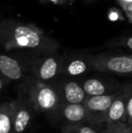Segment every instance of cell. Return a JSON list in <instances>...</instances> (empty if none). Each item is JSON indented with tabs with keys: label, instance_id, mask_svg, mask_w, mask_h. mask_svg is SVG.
Segmentation results:
<instances>
[{
	"label": "cell",
	"instance_id": "277c9868",
	"mask_svg": "<svg viewBox=\"0 0 132 133\" xmlns=\"http://www.w3.org/2000/svg\"><path fill=\"white\" fill-rule=\"evenodd\" d=\"M62 55L52 54H29L28 64L31 74L45 83H53L61 76Z\"/></svg>",
	"mask_w": 132,
	"mask_h": 133
},
{
	"label": "cell",
	"instance_id": "9c48e42d",
	"mask_svg": "<svg viewBox=\"0 0 132 133\" xmlns=\"http://www.w3.org/2000/svg\"><path fill=\"white\" fill-rule=\"evenodd\" d=\"M118 94L88 96L82 102L87 110V121L96 126L106 127L109 109Z\"/></svg>",
	"mask_w": 132,
	"mask_h": 133
},
{
	"label": "cell",
	"instance_id": "8992f818",
	"mask_svg": "<svg viewBox=\"0 0 132 133\" xmlns=\"http://www.w3.org/2000/svg\"><path fill=\"white\" fill-rule=\"evenodd\" d=\"M95 74L92 76L86 75L79 78L83 90L88 96L119 94L121 92L124 83H121L115 78L108 76V74Z\"/></svg>",
	"mask_w": 132,
	"mask_h": 133
},
{
	"label": "cell",
	"instance_id": "7c38bea8",
	"mask_svg": "<svg viewBox=\"0 0 132 133\" xmlns=\"http://www.w3.org/2000/svg\"><path fill=\"white\" fill-rule=\"evenodd\" d=\"M127 123V94L124 90L114 99L109 109L106 128L112 129Z\"/></svg>",
	"mask_w": 132,
	"mask_h": 133
},
{
	"label": "cell",
	"instance_id": "4fadbf2b",
	"mask_svg": "<svg viewBox=\"0 0 132 133\" xmlns=\"http://www.w3.org/2000/svg\"><path fill=\"white\" fill-rule=\"evenodd\" d=\"M14 102L0 103V133H11L13 125Z\"/></svg>",
	"mask_w": 132,
	"mask_h": 133
},
{
	"label": "cell",
	"instance_id": "ac0fdd59",
	"mask_svg": "<svg viewBox=\"0 0 132 133\" xmlns=\"http://www.w3.org/2000/svg\"><path fill=\"white\" fill-rule=\"evenodd\" d=\"M118 3L123 10H125L130 4H132V0H118Z\"/></svg>",
	"mask_w": 132,
	"mask_h": 133
},
{
	"label": "cell",
	"instance_id": "ba28073f",
	"mask_svg": "<svg viewBox=\"0 0 132 133\" xmlns=\"http://www.w3.org/2000/svg\"><path fill=\"white\" fill-rule=\"evenodd\" d=\"M13 102L14 113L11 133H26L33 119L38 113L23 91H19L17 98L13 100Z\"/></svg>",
	"mask_w": 132,
	"mask_h": 133
},
{
	"label": "cell",
	"instance_id": "6da1fadb",
	"mask_svg": "<svg viewBox=\"0 0 132 133\" xmlns=\"http://www.w3.org/2000/svg\"><path fill=\"white\" fill-rule=\"evenodd\" d=\"M0 47L5 51L20 50L39 55L58 53L60 45L33 24L4 19L0 21Z\"/></svg>",
	"mask_w": 132,
	"mask_h": 133
},
{
	"label": "cell",
	"instance_id": "5b68a950",
	"mask_svg": "<svg viewBox=\"0 0 132 133\" xmlns=\"http://www.w3.org/2000/svg\"><path fill=\"white\" fill-rule=\"evenodd\" d=\"M29 54L8 55L0 54V74L8 82H24L31 74L28 64Z\"/></svg>",
	"mask_w": 132,
	"mask_h": 133
},
{
	"label": "cell",
	"instance_id": "9a60e30c",
	"mask_svg": "<svg viewBox=\"0 0 132 133\" xmlns=\"http://www.w3.org/2000/svg\"><path fill=\"white\" fill-rule=\"evenodd\" d=\"M124 90L127 94V124L132 127V82L124 83Z\"/></svg>",
	"mask_w": 132,
	"mask_h": 133
},
{
	"label": "cell",
	"instance_id": "e0dca14e",
	"mask_svg": "<svg viewBox=\"0 0 132 133\" xmlns=\"http://www.w3.org/2000/svg\"><path fill=\"white\" fill-rule=\"evenodd\" d=\"M106 130H107V132L106 133H131L132 127L129 126V125L126 123V124L120 125V126L115 127V128H112V129L106 128Z\"/></svg>",
	"mask_w": 132,
	"mask_h": 133
},
{
	"label": "cell",
	"instance_id": "5bb4252c",
	"mask_svg": "<svg viewBox=\"0 0 132 133\" xmlns=\"http://www.w3.org/2000/svg\"><path fill=\"white\" fill-rule=\"evenodd\" d=\"M62 133H106V127H100L93 125L92 123L85 122L69 124L61 127Z\"/></svg>",
	"mask_w": 132,
	"mask_h": 133
},
{
	"label": "cell",
	"instance_id": "2e32d148",
	"mask_svg": "<svg viewBox=\"0 0 132 133\" xmlns=\"http://www.w3.org/2000/svg\"><path fill=\"white\" fill-rule=\"evenodd\" d=\"M109 45L113 46H122V47L128 48L129 50L132 51V35L128 36L120 37V38L113 39L109 42Z\"/></svg>",
	"mask_w": 132,
	"mask_h": 133
},
{
	"label": "cell",
	"instance_id": "ffe728a7",
	"mask_svg": "<svg viewBox=\"0 0 132 133\" xmlns=\"http://www.w3.org/2000/svg\"><path fill=\"white\" fill-rule=\"evenodd\" d=\"M7 83H8V82H7V81L5 80V78L1 75V74H0V91L3 90V88L5 87V85Z\"/></svg>",
	"mask_w": 132,
	"mask_h": 133
},
{
	"label": "cell",
	"instance_id": "44dd1931",
	"mask_svg": "<svg viewBox=\"0 0 132 133\" xmlns=\"http://www.w3.org/2000/svg\"><path fill=\"white\" fill-rule=\"evenodd\" d=\"M131 133H132V131H131Z\"/></svg>",
	"mask_w": 132,
	"mask_h": 133
},
{
	"label": "cell",
	"instance_id": "7a4b0ae2",
	"mask_svg": "<svg viewBox=\"0 0 132 133\" xmlns=\"http://www.w3.org/2000/svg\"><path fill=\"white\" fill-rule=\"evenodd\" d=\"M19 86L20 91L26 94L38 114L53 115L62 103L58 91L53 84L41 82L33 75L20 82Z\"/></svg>",
	"mask_w": 132,
	"mask_h": 133
},
{
	"label": "cell",
	"instance_id": "d6986e66",
	"mask_svg": "<svg viewBox=\"0 0 132 133\" xmlns=\"http://www.w3.org/2000/svg\"><path fill=\"white\" fill-rule=\"evenodd\" d=\"M124 11H125V13H126L127 18L132 23V4H130Z\"/></svg>",
	"mask_w": 132,
	"mask_h": 133
},
{
	"label": "cell",
	"instance_id": "8fae6325",
	"mask_svg": "<svg viewBox=\"0 0 132 133\" xmlns=\"http://www.w3.org/2000/svg\"><path fill=\"white\" fill-rule=\"evenodd\" d=\"M50 117L64 125L87 121V110L83 103H61L58 110Z\"/></svg>",
	"mask_w": 132,
	"mask_h": 133
},
{
	"label": "cell",
	"instance_id": "52a82bcc",
	"mask_svg": "<svg viewBox=\"0 0 132 133\" xmlns=\"http://www.w3.org/2000/svg\"><path fill=\"white\" fill-rule=\"evenodd\" d=\"M62 55L61 76L79 79L94 72L92 54L72 52Z\"/></svg>",
	"mask_w": 132,
	"mask_h": 133
},
{
	"label": "cell",
	"instance_id": "30bf717a",
	"mask_svg": "<svg viewBox=\"0 0 132 133\" xmlns=\"http://www.w3.org/2000/svg\"><path fill=\"white\" fill-rule=\"evenodd\" d=\"M60 95L62 103H82L87 94L77 78L60 76L53 82Z\"/></svg>",
	"mask_w": 132,
	"mask_h": 133
},
{
	"label": "cell",
	"instance_id": "3957f363",
	"mask_svg": "<svg viewBox=\"0 0 132 133\" xmlns=\"http://www.w3.org/2000/svg\"><path fill=\"white\" fill-rule=\"evenodd\" d=\"M94 72L132 77V54L105 52L92 54Z\"/></svg>",
	"mask_w": 132,
	"mask_h": 133
}]
</instances>
